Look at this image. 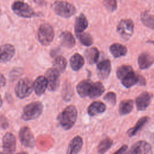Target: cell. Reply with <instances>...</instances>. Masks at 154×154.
Instances as JSON below:
<instances>
[{
	"mask_svg": "<svg viewBox=\"0 0 154 154\" xmlns=\"http://www.w3.org/2000/svg\"><path fill=\"white\" fill-rule=\"evenodd\" d=\"M83 140L80 136L75 137L69 143L67 150V154H78L82 149Z\"/></svg>",
	"mask_w": 154,
	"mask_h": 154,
	"instance_id": "obj_17",
	"label": "cell"
},
{
	"mask_svg": "<svg viewBox=\"0 0 154 154\" xmlns=\"http://www.w3.org/2000/svg\"><path fill=\"white\" fill-rule=\"evenodd\" d=\"M103 99L110 104L114 105L116 103V94L112 91L108 92L104 96Z\"/></svg>",
	"mask_w": 154,
	"mask_h": 154,
	"instance_id": "obj_34",
	"label": "cell"
},
{
	"mask_svg": "<svg viewBox=\"0 0 154 154\" xmlns=\"http://www.w3.org/2000/svg\"><path fill=\"white\" fill-rule=\"evenodd\" d=\"M95 87V82L90 79H84L79 82L76 86V91L78 94L82 97L87 96L93 98Z\"/></svg>",
	"mask_w": 154,
	"mask_h": 154,
	"instance_id": "obj_8",
	"label": "cell"
},
{
	"mask_svg": "<svg viewBox=\"0 0 154 154\" xmlns=\"http://www.w3.org/2000/svg\"><path fill=\"white\" fill-rule=\"evenodd\" d=\"M141 19L143 24L147 27L154 29V15L144 11L141 14Z\"/></svg>",
	"mask_w": 154,
	"mask_h": 154,
	"instance_id": "obj_28",
	"label": "cell"
},
{
	"mask_svg": "<svg viewBox=\"0 0 154 154\" xmlns=\"http://www.w3.org/2000/svg\"><path fill=\"white\" fill-rule=\"evenodd\" d=\"M54 37V31L52 26L48 23H42L38 30V38L43 45H48L53 40Z\"/></svg>",
	"mask_w": 154,
	"mask_h": 154,
	"instance_id": "obj_5",
	"label": "cell"
},
{
	"mask_svg": "<svg viewBox=\"0 0 154 154\" xmlns=\"http://www.w3.org/2000/svg\"><path fill=\"white\" fill-rule=\"evenodd\" d=\"M133 71V69L131 66L129 65H122L118 67L116 71L117 76L120 79H122L127 74Z\"/></svg>",
	"mask_w": 154,
	"mask_h": 154,
	"instance_id": "obj_32",
	"label": "cell"
},
{
	"mask_svg": "<svg viewBox=\"0 0 154 154\" xmlns=\"http://www.w3.org/2000/svg\"><path fill=\"white\" fill-rule=\"evenodd\" d=\"M140 78L138 75L136 74L133 70L123 77L122 79V82L125 87L129 88L138 82L140 81Z\"/></svg>",
	"mask_w": 154,
	"mask_h": 154,
	"instance_id": "obj_21",
	"label": "cell"
},
{
	"mask_svg": "<svg viewBox=\"0 0 154 154\" xmlns=\"http://www.w3.org/2000/svg\"><path fill=\"white\" fill-rule=\"evenodd\" d=\"M33 82L28 78H23L19 81L15 87V93L17 97L23 99L29 96L32 93Z\"/></svg>",
	"mask_w": 154,
	"mask_h": 154,
	"instance_id": "obj_4",
	"label": "cell"
},
{
	"mask_svg": "<svg viewBox=\"0 0 154 154\" xmlns=\"http://www.w3.org/2000/svg\"><path fill=\"white\" fill-rule=\"evenodd\" d=\"M61 45L67 48H72L75 45V40L72 34L69 31H64L60 35Z\"/></svg>",
	"mask_w": 154,
	"mask_h": 154,
	"instance_id": "obj_20",
	"label": "cell"
},
{
	"mask_svg": "<svg viewBox=\"0 0 154 154\" xmlns=\"http://www.w3.org/2000/svg\"><path fill=\"white\" fill-rule=\"evenodd\" d=\"M127 149H128V146L126 144L123 145L122 146H121V147L120 149H119L113 154H125Z\"/></svg>",
	"mask_w": 154,
	"mask_h": 154,
	"instance_id": "obj_36",
	"label": "cell"
},
{
	"mask_svg": "<svg viewBox=\"0 0 154 154\" xmlns=\"http://www.w3.org/2000/svg\"><path fill=\"white\" fill-rule=\"evenodd\" d=\"M0 14H1V9H0Z\"/></svg>",
	"mask_w": 154,
	"mask_h": 154,
	"instance_id": "obj_40",
	"label": "cell"
},
{
	"mask_svg": "<svg viewBox=\"0 0 154 154\" xmlns=\"http://www.w3.org/2000/svg\"><path fill=\"white\" fill-rule=\"evenodd\" d=\"M2 98H1V96L0 94V108L2 106Z\"/></svg>",
	"mask_w": 154,
	"mask_h": 154,
	"instance_id": "obj_38",
	"label": "cell"
},
{
	"mask_svg": "<svg viewBox=\"0 0 154 154\" xmlns=\"http://www.w3.org/2000/svg\"><path fill=\"white\" fill-rule=\"evenodd\" d=\"M84 54L87 62L89 64H93L97 61L99 52L96 48L92 47L86 49Z\"/></svg>",
	"mask_w": 154,
	"mask_h": 154,
	"instance_id": "obj_25",
	"label": "cell"
},
{
	"mask_svg": "<svg viewBox=\"0 0 154 154\" xmlns=\"http://www.w3.org/2000/svg\"><path fill=\"white\" fill-rule=\"evenodd\" d=\"M70 64L73 70L78 71L81 69L84 64V59L81 54L76 53L71 57Z\"/></svg>",
	"mask_w": 154,
	"mask_h": 154,
	"instance_id": "obj_23",
	"label": "cell"
},
{
	"mask_svg": "<svg viewBox=\"0 0 154 154\" xmlns=\"http://www.w3.org/2000/svg\"><path fill=\"white\" fill-rule=\"evenodd\" d=\"M16 147V141L14 135L10 132L6 133L2 138V154H14Z\"/></svg>",
	"mask_w": 154,
	"mask_h": 154,
	"instance_id": "obj_12",
	"label": "cell"
},
{
	"mask_svg": "<svg viewBox=\"0 0 154 154\" xmlns=\"http://www.w3.org/2000/svg\"><path fill=\"white\" fill-rule=\"evenodd\" d=\"M151 100V95L147 91L141 93L135 100L137 108L139 111L145 110L149 105Z\"/></svg>",
	"mask_w": 154,
	"mask_h": 154,
	"instance_id": "obj_14",
	"label": "cell"
},
{
	"mask_svg": "<svg viewBox=\"0 0 154 154\" xmlns=\"http://www.w3.org/2000/svg\"><path fill=\"white\" fill-rule=\"evenodd\" d=\"M106 109L105 105L100 101L92 102L88 108V113L91 116H94L103 112Z\"/></svg>",
	"mask_w": 154,
	"mask_h": 154,
	"instance_id": "obj_19",
	"label": "cell"
},
{
	"mask_svg": "<svg viewBox=\"0 0 154 154\" xmlns=\"http://www.w3.org/2000/svg\"><path fill=\"white\" fill-rule=\"evenodd\" d=\"M6 82V79L5 78V77L1 74L0 73V87H3L5 85Z\"/></svg>",
	"mask_w": 154,
	"mask_h": 154,
	"instance_id": "obj_37",
	"label": "cell"
},
{
	"mask_svg": "<svg viewBox=\"0 0 154 154\" xmlns=\"http://www.w3.org/2000/svg\"><path fill=\"white\" fill-rule=\"evenodd\" d=\"M43 109V106L41 102L38 101L31 102L24 107L21 118L25 121L35 119L40 116Z\"/></svg>",
	"mask_w": 154,
	"mask_h": 154,
	"instance_id": "obj_2",
	"label": "cell"
},
{
	"mask_svg": "<svg viewBox=\"0 0 154 154\" xmlns=\"http://www.w3.org/2000/svg\"><path fill=\"white\" fill-rule=\"evenodd\" d=\"M76 36L79 40V41L81 42V43L86 46H89L91 45L93 42V38L89 33L81 32V33L76 34Z\"/></svg>",
	"mask_w": 154,
	"mask_h": 154,
	"instance_id": "obj_31",
	"label": "cell"
},
{
	"mask_svg": "<svg viewBox=\"0 0 154 154\" xmlns=\"http://www.w3.org/2000/svg\"><path fill=\"white\" fill-rule=\"evenodd\" d=\"M67 66V61L63 56H58L54 61V68L59 72H63Z\"/></svg>",
	"mask_w": 154,
	"mask_h": 154,
	"instance_id": "obj_30",
	"label": "cell"
},
{
	"mask_svg": "<svg viewBox=\"0 0 154 154\" xmlns=\"http://www.w3.org/2000/svg\"><path fill=\"white\" fill-rule=\"evenodd\" d=\"M154 63V57L147 52L141 53L138 58V64L141 69L149 68Z\"/></svg>",
	"mask_w": 154,
	"mask_h": 154,
	"instance_id": "obj_18",
	"label": "cell"
},
{
	"mask_svg": "<svg viewBox=\"0 0 154 154\" xmlns=\"http://www.w3.org/2000/svg\"><path fill=\"white\" fill-rule=\"evenodd\" d=\"M45 77L48 81L49 90H56L60 84V72L54 67L50 68L46 71Z\"/></svg>",
	"mask_w": 154,
	"mask_h": 154,
	"instance_id": "obj_10",
	"label": "cell"
},
{
	"mask_svg": "<svg viewBox=\"0 0 154 154\" xmlns=\"http://www.w3.org/2000/svg\"><path fill=\"white\" fill-rule=\"evenodd\" d=\"M112 143V140L108 137L103 139L97 146L98 154H104L111 147Z\"/></svg>",
	"mask_w": 154,
	"mask_h": 154,
	"instance_id": "obj_29",
	"label": "cell"
},
{
	"mask_svg": "<svg viewBox=\"0 0 154 154\" xmlns=\"http://www.w3.org/2000/svg\"><path fill=\"white\" fill-rule=\"evenodd\" d=\"M0 61H1V58H0Z\"/></svg>",
	"mask_w": 154,
	"mask_h": 154,
	"instance_id": "obj_41",
	"label": "cell"
},
{
	"mask_svg": "<svg viewBox=\"0 0 154 154\" xmlns=\"http://www.w3.org/2000/svg\"><path fill=\"white\" fill-rule=\"evenodd\" d=\"M109 51L113 57L119 58L124 56L127 53V48L120 43H114L109 47Z\"/></svg>",
	"mask_w": 154,
	"mask_h": 154,
	"instance_id": "obj_22",
	"label": "cell"
},
{
	"mask_svg": "<svg viewBox=\"0 0 154 154\" xmlns=\"http://www.w3.org/2000/svg\"><path fill=\"white\" fill-rule=\"evenodd\" d=\"M134 25L131 19L121 20L117 27V31L123 40H128L133 34Z\"/></svg>",
	"mask_w": 154,
	"mask_h": 154,
	"instance_id": "obj_7",
	"label": "cell"
},
{
	"mask_svg": "<svg viewBox=\"0 0 154 154\" xmlns=\"http://www.w3.org/2000/svg\"><path fill=\"white\" fill-rule=\"evenodd\" d=\"M52 7L57 15L63 17H70L76 13L75 6L66 1H55Z\"/></svg>",
	"mask_w": 154,
	"mask_h": 154,
	"instance_id": "obj_3",
	"label": "cell"
},
{
	"mask_svg": "<svg viewBox=\"0 0 154 154\" xmlns=\"http://www.w3.org/2000/svg\"><path fill=\"white\" fill-rule=\"evenodd\" d=\"M77 109L74 105H69L59 114L58 120L61 126L65 130L72 128L77 118Z\"/></svg>",
	"mask_w": 154,
	"mask_h": 154,
	"instance_id": "obj_1",
	"label": "cell"
},
{
	"mask_svg": "<svg viewBox=\"0 0 154 154\" xmlns=\"http://www.w3.org/2000/svg\"><path fill=\"white\" fill-rule=\"evenodd\" d=\"M103 5L106 7V8L110 11H114L117 8V2L116 1L113 0H108L103 1Z\"/></svg>",
	"mask_w": 154,
	"mask_h": 154,
	"instance_id": "obj_35",
	"label": "cell"
},
{
	"mask_svg": "<svg viewBox=\"0 0 154 154\" xmlns=\"http://www.w3.org/2000/svg\"><path fill=\"white\" fill-rule=\"evenodd\" d=\"M11 8L15 14L22 17L30 18L35 14L34 10L28 4L23 2H14L11 5Z\"/></svg>",
	"mask_w": 154,
	"mask_h": 154,
	"instance_id": "obj_6",
	"label": "cell"
},
{
	"mask_svg": "<svg viewBox=\"0 0 154 154\" xmlns=\"http://www.w3.org/2000/svg\"><path fill=\"white\" fill-rule=\"evenodd\" d=\"M111 70V62L109 60H103L97 65V75L101 79L106 78L110 74Z\"/></svg>",
	"mask_w": 154,
	"mask_h": 154,
	"instance_id": "obj_15",
	"label": "cell"
},
{
	"mask_svg": "<svg viewBox=\"0 0 154 154\" xmlns=\"http://www.w3.org/2000/svg\"><path fill=\"white\" fill-rule=\"evenodd\" d=\"M17 154H28V153L25 152H19V153H17Z\"/></svg>",
	"mask_w": 154,
	"mask_h": 154,
	"instance_id": "obj_39",
	"label": "cell"
},
{
	"mask_svg": "<svg viewBox=\"0 0 154 154\" xmlns=\"http://www.w3.org/2000/svg\"><path fill=\"white\" fill-rule=\"evenodd\" d=\"M148 120H149V117L147 116L141 117L136 123L135 126L132 128H131L128 131V135L129 137H132L135 135L144 126V125L148 122Z\"/></svg>",
	"mask_w": 154,
	"mask_h": 154,
	"instance_id": "obj_27",
	"label": "cell"
},
{
	"mask_svg": "<svg viewBox=\"0 0 154 154\" xmlns=\"http://www.w3.org/2000/svg\"><path fill=\"white\" fill-rule=\"evenodd\" d=\"M72 94H73V92H72L70 84L66 83L65 85H64L63 90V96L64 99L66 100L70 99L72 96Z\"/></svg>",
	"mask_w": 154,
	"mask_h": 154,
	"instance_id": "obj_33",
	"label": "cell"
},
{
	"mask_svg": "<svg viewBox=\"0 0 154 154\" xmlns=\"http://www.w3.org/2000/svg\"><path fill=\"white\" fill-rule=\"evenodd\" d=\"M88 26V21L86 17L81 14L78 16L75 21V30L76 34H79L82 32Z\"/></svg>",
	"mask_w": 154,
	"mask_h": 154,
	"instance_id": "obj_24",
	"label": "cell"
},
{
	"mask_svg": "<svg viewBox=\"0 0 154 154\" xmlns=\"http://www.w3.org/2000/svg\"><path fill=\"white\" fill-rule=\"evenodd\" d=\"M134 107V102L131 99L123 100L119 105V112L121 115H126L130 113Z\"/></svg>",
	"mask_w": 154,
	"mask_h": 154,
	"instance_id": "obj_26",
	"label": "cell"
},
{
	"mask_svg": "<svg viewBox=\"0 0 154 154\" xmlns=\"http://www.w3.org/2000/svg\"><path fill=\"white\" fill-rule=\"evenodd\" d=\"M14 48L10 44H5L0 46L1 61L2 63L9 61L14 56Z\"/></svg>",
	"mask_w": 154,
	"mask_h": 154,
	"instance_id": "obj_13",
	"label": "cell"
},
{
	"mask_svg": "<svg viewBox=\"0 0 154 154\" xmlns=\"http://www.w3.org/2000/svg\"><path fill=\"white\" fill-rule=\"evenodd\" d=\"M33 88L37 95H42L48 88V81L46 77L44 76H38L33 82Z\"/></svg>",
	"mask_w": 154,
	"mask_h": 154,
	"instance_id": "obj_16",
	"label": "cell"
},
{
	"mask_svg": "<svg viewBox=\"0 0 154 154\" xmlns=\"http://www.w3.org/2000/svg\"><path fill=\"white\" fill-rule=\"evenodd\" d=\"M125 154H152L150 144L144 140L135 142Z\"/></svg>",
	"mask_w": 154,
	"mask_h": 154,
	"instance_id": "obj_9",
	"label": "cell"
},
{
	"mask_svg": "<svg viewBox=\"0 0 154 154\" xmlns=\"http://www.w3.org/2000/svg\"><path fill=\"white\" fill-rule=\"evenodd\" d=\"M19 137L21 143L24 146L32 148L35 146V141L34 135L28 127L24 126L20 129Z\"/></svg>",
	"mask_w": 154,
	"mask_h": 154,
	"instance_id": "obj_11",
	"label": "cell"
}]
</instances>
